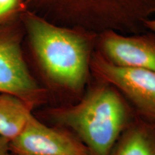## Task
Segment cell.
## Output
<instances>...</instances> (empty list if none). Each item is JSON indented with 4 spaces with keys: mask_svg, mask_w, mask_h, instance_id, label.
I'll list each match as a JSON object with an SVG mask.
<instances>
[{
    "mask_svg": "<svg viewBox=\"0 0 155 155\" xmlns=\"http://www.w3.org/2000/svg\"><path fill=\"white\" fill-rule=\"evenodd\" d=\"M20 19L47 76L69 90L82 88L88 69V48L83 39L30 11H23Z\"/></svg>",
    "mask_w": 155,
    "mask_h": 155,
    "instance_id": "obj_1",
    "label": "cell"
},
{
    "mask_svg": "<svg viewBox=\"0 0 155 155\" xmlns=\"http://www.w3.org/2000/svg\"><path fill=\"white\" fill-rule=\"evenodd\" d=\"M58 123L71 128L93 155H109L127 121V111L111 88L95 89L77 105L52 112Z\"/></svg>",
    "mask_w": 155,
    "mask_h": 155,
    "instance_id": "obj_2",
    "label": "cell"
},
{
    "mask_svg": "<svg viewBox=\"0 0 155 155\" xmlns=\"http://www.w3.org/2000/svg\"><path fill=\"white\" fill-rule=\"evenodd\" d=\"M20 22L19 16L0 24V94L13 95L33 106L42 90L23 58Z\"/></svg>",
    "mask_w": 155,
    "mask_h": 155,
    "instance_id": "obj_3",
    "label": "cell"
},
{
    "mask_svg": "<svg viewBox=\"0 0 155 155\" xmlns=\"http://www.w3.org/2000/svg\"><path fill=\"white\" fill-rule=\"evenodd\" d=\"M9 149L15 155H93L73 136L48 127L33 115L19 134L9 141Z\"/></svg>",
    "mask_w": 155,
    "mask_h": 155,
    "instance_id": "obj_4",
    "label": "cell"
},
{
    "mask_svg": "<svg viewBox=\"0 0 155 155\" xmlns=\"http://www.w3.org/2000/svg\"><path fill=\"white\" fill-rule=\"evenodd\" d=\"M95 65L98 73L129 96L144 115L155 119V71L119 66L101 59Z\"/></svg>",
    "mask_w": 155,
    "mask_h": 155,
    "instance_id": "obj_5",
    "label": "cell"
},
{
    "mask_svg": "<svg viewBox=\"0 0 155 155\" xmlns=\"http://www.w3.org/2000/svg\"><path fill=\"white\" fill-rule=\"evenodd\" d=\"M103 46L114 65L155 71L154 42L109 34L104 38Z\"/></svg>",
    "mask_w": 155,
    "mask_h": 155,
    "instance_id": "obj_6",
    "label": "cell"
},
{
    "mask_svg": "<svg viewBox=\"0 0 155 155\" xmlns=\"http://www.w3.org/2000/svg\"><path fill=\"white\" fill-rule=\"evenodd\" d=\"M32 108L18 97L0 94V137L10 141L18 136L32 115Z\"/></svg>",
    "mask_w": 155,
    "mask_h": 155,
    "instance_id": "obj_7",
    "label": "cell"
},
{
    "mask_svg": "<svg viewBox=\"0 0 155 155\" xmlns=\"http://www.w3.org/2000/svg\"><path fill=\"white\" fill-rule=\"evenodd\" d=\"M113 155H155V131L146 125L131 128L123 136Z\"/></svg>",
    "mask_w": 155,
    "mask_h": 155,
    "instance_id": "obj_8",
    "label": "cell"
},
{
    "mask_svg": "<svg viewBox=\"0 0 155 155\" xmlns=\"http://www.w3.org/2000/svg\"><path fill=\"white\" fill-rule=\"evenodd\" d=\"M24 7V0H0V24L20 16Z\"/></svg>",
    "mask_w": 155,
    "mask_h": 155,
    "instance_id": "obj_9",
    "label": "cell"
},
{
    "mask_svg": "<svg viewBox=\"0 0 155 155\" xmlns=\"http://www.w3.org/2000/svg\"><path fill=\"white\" fill-rule=\"evenodd\" d=\"M9 142L7 139L0 137V155H7L9 152Z\"/></svg>",
    "mask_w": 155,
    "mask_h": 155,
    "instance_id": "obj_10",
    "label": "cell"
},
{
    "mask_svg": "<svg viewBox=\"0 0 155 155\" xmlns=\"http://www.w3.org/2000/svg\"><path fill=\"white\" fill-rule=\"evenodd\" d=\"M146 24L149 28L153 32H155V19H152V20L147 21Z\"/></svg>",
    "mask_w": 155,
    "mask_h": 155,
    "instance_id": "obj_11",
    "label": "cell"
},
{
    "mask_svg": "<svg viewBox=\"0 0 155 155\" xmlns=\"http://www.w3.org/2000/svg\"><path fill=\"white\" fill-rule=\"evenodd\" d=\"M7 155H12V154H9V153H8V154H7Z\"/></svg>",
    "mask_w": 155,
    "mask_h": 155,
    "instance_id": "obj_12",
    "label": "cell"
}]
</instances>
